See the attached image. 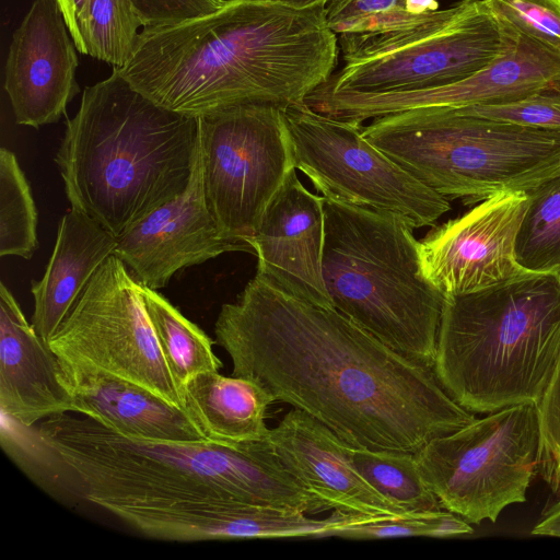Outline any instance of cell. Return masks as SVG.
<instances>
[{"label": "cell", "instance_id": "cell-34", "mask_svg": "<svg viewBox=\"0 0 560 560\" xmlns=\"http://www.w3.org/2000/svg\"><path fill=\"white\" fill-rule=\"evenodd\" d=\"M142 28L171 26L212 13L226 0H128Z\"/></svg>", "mask_w": 560, "mask_h": 560}, {"label": "cell", "instance_id": "cell-11", "mask_svg": "<svg viewBox=\"0 0 560 560\" xmlns=\"http://www.w3.org/2000/svg\"><path fill=\"white\" fill-rule=\"evenodd\" d=\"M141 291L142 285L127 266L110 255L48 346L68 364L127 380L185 409Z\"/></svg>", "mask_w": 560, "mask_h": 560}, {"label": "cell", "instance_id": "cell-1", "mask_svg": "<svg viewBox=\"0 0 560 560\" xmlns=\"http://www.w3.org/2000/svg\"><path fill=\"white\" fill-rule=\"evenodd\" d=\"M215 342L233 376L311 416L346 444L416 453L476 419L433 366L390 348L335 307L255 276L221 306Z\"/></svg>", "mask_w": 560, "mask_h": 560}, {"label": "cell", "instance_id": "cell-13", "mask_svg": "<svg viewBox=\"0 0 560 560\" xmlns=\"http://www.w3.org/2000/svg\"><path fill=\"white\" fill-rule=\"evenodd\" d=\"M515 32L512 43L497 59L454 83L388 93H326L315 90L306 103L318 113L362 127L368 119L412 108H462L509 102L536 92L560 89V55Z\"/></svg>", "mask_w": 560, "mask_h": 560}, {"label": "cell", "instance_id": "cell-2", "mask_svg": "<svg viewBox=\"0 0 560 560\" xmlns=\"http://www.w3.org/2000/svg\"><path fill=\"white\" fill-rule=\"evenodd\" d=\"M339 54L325 5L226 0L212 13L141 28L130 59L115 69L158 105L198 118L243 104L305 102Z\"/></svg>", "mask_w": 560, "mask_h": 560}, {"label": "cell", "instance_id": "cell-27", "mask_svg": "<svg viewBox=\"0 0 560 560\" xmlns=\"http://www.w3.org/2000/svg\"><path fill=\"white\" fill-rule=\"evenodd\" d=\"M528 196L515 238L516 260L533 272L560 271V176Z\"/></svg>", "mask_w": 560, "mask_h": 560}, {"label": "cell", "instance_id": "cell-29", "mask_svg": "<svg viewBox=\"0 0 560 560\" xmlns=\"http://www.w3.org/2000/svg\"><path fill=\"white\" fill-rule=\"evenodd\" d=\"M472 528L460 516L444 509L430 512L382 516L351 523L328 530L324 537L376 539L392 537H451L469 534Z\"/></svg>", "mask_w": 560, "mask_h": 560}, {"label": "cell", "instance_id": "cell-40", "mask_svg": "<svg viewBox=\"0 0 560 560\" xmlns=\"http://www.w3.org/2000/svg\"><path fill=\"white\" fill-rule=\"evenodd\" d=\"M459 1H464V0H459Z\"/></svg>", "mask_w": 560, "mask_h": 560}, {"label": "cell", "instance_id": "cell-16", "mask_svg": "<svg viewBox=\"0 0 560 560\" xmlns=\"http://www.w3.org/2000/svg\"><path fill=\"white\" fill-rule=\"evenodd\" d=\"M77 47L55 0H34L9 46L4 90L15 122H57L79 93Z\"/></svg>", "mask_w": 560, "mask_h": 560}, {"label": "cell", "instance_id": "cell-28", "mask_svg": "<svg viewBox=\"0 0 560 560\" xmlns=\"http://www.w3.org/2000/svg\"><path fill=\"white\" fill-rule=\"evenodd\" d=\"M37 210L13 152L0 150V256L30 259L37 249Z\"/></svg>", "mask_w": 560, "mask_h": 560}, {"label": "cell", "instance_id": "cell-9", "mask_svg": "<svg viewBox=\"0 0 560 560\" xmlns=\"http://www.w3.org/2000/svg\"><path fill=\"white\" fill-rule=\"evenodd\" d=\"M536 402L509 406L428 441L415 455L442 508L469 524L495 522L526 501L539 468Z\"/></svg>", "mask_w": 560, "mask_h": 560}, {"label": "cell", "instance_id": "cell-19", "mask_svg": "<svg viewBox=\"0 0 560 560\" xmlns=\"http://www.w3.org/2000/svg\"><path fill=\"white\" fill-rule=\"evenodd\" d=\"M0 409L23 427L71 411L60 359L0 283Z\"/></svg>", "mask_w": 560, "mask_h": 560}, {"label": "cell", "instance_id": "cell-38", "mask_svg": "<svg viewBox=\"0 0 560 560\" xmlns=\"http://www.w3.org/2000/svg\"><path fill=\"white\" fill-rule=\"evenodd\" d=\"M271 3H278L294 9H310L319 5H326L328 0H258Z\"/></svg>", "mask_w": 560, "mask_h": 560}, {"label": "cell", "instance_id": "cell-30", "mask_svg": "<svg viewBox=\"0 0 560 560\" xmlns=\"http://www.w3.org/2000/svg\"><path fill=\"white\" fill-rule=\"evenodd\" d=\"M428 14L409 13L405 0H328L325 5L327 26L337 36L404 28Z\"/></svg>", "mask_w": 560, "mask_h": 560}, {"label": "cell", "instance_id": "cell-5", "mask_svg": "<svg viewBox=\"0 0 560 560\" xmlns=\"http://www.w3.org/2000/svg\"><path fill=\"white\" fill-rule=\"evenodd\" d=\"M560 361V271L445 299L434 373L472 413L538 402Z\"/></svg>", "mask_w": 560, "mask_h": 560}, {"label": "cell", "instance_id": "cell-15", "mask_svg": "<svg viewBox=\"0 0 560 560\" xmlns=\"http://www.w3.org/2000/svg\"><path fill=\"white\" fill-rule=\"evenodd\" d=\"M114 252L138 282L153 290L165 288L180 269L202 264L228 252L254 249L224 238L203 191L200 155L186 190L138 221L116 238Z\"/></svg>", "mask_w": 560, "mask_h": 560}, {"label": "cell", "instance_id": "cell-6", "mask_svg": "<svg viewBox=\"0 0 560 560\" xmlns=\"http://www.w3.org/2000/svg\"><path fill=\"white\" fill-rule=\"evenodd\" d=\"M323 277L334 307L433 366L444 294L424 276L415 225L386 210L324 197Z\"/></svg>", "mask_w": 560, "mask_h": 560}, {"label": "cell", "instance_id": "cell-3", "mask_svg": "<svg viewBox=\"0 0 560 560\" xmlns=\"http://www.w3.org/2000/svg\"><path fill=\"white\" fill-rule=\"evenodd\" d=\"M46 470L98 505L217 500L316 514L327 508L282 467L267 440L171 442L118 433L67 412L36 430Z\"/></svg>", "mask_w": 560, "mask_h": 560}, {"label": "cell", "instance_id": "cell-22", "mask_svg": "<svg viewBox=\"0 0 560 560\" xmlns=\"http://www.w3.org/2000/svg\"><path fill=\"white\" fill-rule=\"evenodd\" d=\"M116 244L115 236L83 212L70 208L63 214L44 276L31 287V324L47 343Z\"/></svg>", "mask_w": 560, "mask_h": 560}, {"label": "cell", "instance_id": "cell-35", "mask_svg": "<svg viewBox=\"0 0 560 560\" xmlns=\"http://www.w3.org/2000/svg\"><path fill=\"white\" fill-rule=\"evenodd\" d=\"M532 534L536 536L560 537V495L542 513L540 520L532 529Z\"/></svg>", "mask_w": 560, "mask_h": 560}, {"label": "cell", "instance_id": "cell-23", "mask_svg": "<svg viewBox=\"0 0 560 560\" xmlns=\"http://www.w3.org/2000/svg\"><path fill=\"white\" fill-rule=\"evenodd\" d=\"M185 409L205 436L222 444L262 441L268 436L265 418L272 399L257 383L219 372H203L184 386Z\"/></svg>", "mask_w": 560, "mask_h": 560}, {"label": "cell", "instance_id": "cell-33", "mask_svg": "<svg viewBox=\"0 0 560 560\" xmlns=\"http://www.w3.org/2000/svg\"><path fill=\"white\" fill-rule=\"evenodd\" d=\"M537 409L541 440L538 470L556 492L560 476V361Z\"/></svg>", "mask_w": 560, "mask_h": 560}, {"label": "cell", "instance_id": "cell-20", "mask_svg": "<svg viewBox=\"0 0 560 560\" xmlns=\"http://www.w3.org/2000/svg\"><path fill=\"white\" fill-rule=\"evenodd\" d=\"M98 506L142 535L168 541L298 537L305 526L295 511L217 500Z\"/></svg>", "mask_w": 560, "mask_h": 560}, {"label": "cell", "instance_id": "cell-25", "mask_svg": "<svg viewBox=\"0 0 560 560\" xmlns=\"http://www.w3.org/2000/svg\"><path fill=\"white\" fill-rule=\"evenodd\" d=\"M346 452L358 472L382 495L407 513L442 510L436 495L420 472L415 453L371 450L346 444Z\"/></svg>", "mask_w": 560, "mask_h": 560}, {"label": "cell", "instance_id": "cell-31", "mask_svg": "<svg viewBox=\"0 0 560 560\" xmlns=\"http://www.w3.org/2000/svg\"><path fill=\"white\" fill-rule=\"evenodd\" d=\"M454 109L495 121L560 131V89L536 92L509 102Z\"/></svg>", "mask_w": 560, "mask_h": 560}, {"label": "cell", "instance_id": "cell-18", "mask_svg": "<svg viewBox=\"0 0 560 560\" xmlns=\"http://www.w3.org/2000/svg\"><path fill=\"white\" fill-rule=\"evenodd\" d=\"M266 440L282 467L327 510L378 517L407 513L358 472L343 441L305 412L290 410Z\"/></svg>", "mask_w": 560, "mask_h": 560}, {"label": "cell", "instance_id": "cell-26", "mask_svg": "<svg viewBox=\"0 0 560 560\" xmlns=\"http://www.w3.org/2000/svg\"><path fill=\"white\" fill-rule=\"evenodd\" d=\"M78 27L80 54L121 68L135 50L142 24L128 0H86Z\"/></svg>", "mask_w": 560, "mask_h": 560}, {"label": "cell", "instance_id": "cell-36", "mask_svg": "<svg viewBox=\"0 0 560 560\" xmlns=\"http://www.w3.org/2000/svg\"><path fill=\"white\" fill-rule=\"evenodd\" d=\"M74 42L75 47L79 45L80 35L78 20L81 10L86 0H55Z\"/></svg>", "mask_w": 560, "mask_h": 560}, {"label": "cell", "instance_id": "cell-7", "mask_svg": "<svg viewBox=\"0 0 560 560\" xmlns=\"http://www.w3.org/2000/svg\"><path fill=\"white\" fill-rule=\"evenodd\" d=\"M362 133L419 182L466 206L530 194L560 176L559 130L420 107L376 117Z\"/></svg>", "mask_w": 560, "mask_h": 560}, {"label": "cell", "instance_id": "cell-12", "mask_svg": "<svg viewBox=\"0 0 560 560\" xmlns=\"http://www.w3.org/2000/svg\"><path fill=\"white\" fill-rule=\"evenodd\" d=\"M283 112L295 167L323 197L398 213L416 229L432 225L451 210L447 198L370 143L361 126L318 113L305 102Z\"/></svg>", "mask_w": 560, "mask_h": 560}, {"label": "cell", "instance_id": "cell-37", "mask_svg": "<svg viewBox=\"0 0 560 560\" xmlns=\"http://www.w3.org/2000/svg\"><path fill=\"white\" fill-rule=\"evenodd\" d=\"M406 10L415 15H422L439 10L438 0H405Z\"/></svg>", "mask_w": 560, "mask_h": 560}, {"label": "cell", "instance_id": "cell-24", "mask_svg": "<svg viewBox=\"0 0 560 560\" xmlns=\"http://www.w3.org/2000/svg\"><path fill=\"white\" fill-rule=\"evenodd\" d=\"M141 292L162 353L183 396L184 386L191 377L203 372H219L222 362L214 354L213 342L203 330L187 319L158 290L142 285Z\"/></svg>", "mask_w": 560, "mask_h": 560}, {"label": "cell", "instance_id": "cell-21", "mask_svg": "<svg viewBox=\"0 0 560 560\" xmlns=\"http://www.w3.org/2000/svg\"><path fill=\"white\" fill-rule=\"evenodd\" d=\"M71 412L127 436L171 442L209 441L189 412L127 380L61 361Z\"/></svg>", "mask_w": 560, "mask_h": 560}, {"label": "cell", "instance_id": "cell-4", "mask_svg": "<svg viewBox=\"0 0 560 560\" xmlns=\"http://www.w3.org/2000/svg\"><path fill=\"white\" fill-rule=\"evenodd\" d=\"M198 150V118L158 105L114 68L84 89L55 162L71 208L117 238L186 190Z\"/></svg>", "mask_w": 560, "mask_h": 560}, {"label": "cell", "instance_id": "cell-32", "mask_svg": "<svg viewBox=\"0 0 560 560\" xmlns=\"http://www.w3.org/2000/svg\"><path fill=\"white\" fill-rule=\"evenodd\" d=\"M514 30L560 55V0H483Z\"/></svg>", "mask_w": 560, "mask_h": 560}, {"label": "cell", "instance_id": "cell-17", "mask_svg": "<svg viewBox=\"0 0 560 560\" xmlns=\"http://www.w3.org/2000/svg\"><path fill=\"white\" fill-rule=\"evenodd\" d=\"M324 243V197L307 190L293 170L248 241L258 260L256 275L298 298L334 307L323 277Z\"/></svg>", "mask_w": 560, "mask_h": 560}, {"label": "cell", "instance_id": "cell-14", "mask_svg": "<svg viewBox=\"0 0 560 560\" xmlns=\"http://www.w3.org/2000/svg\"><path fill=\"white\" fill-rule=\"evenodd\" d=\"M528 202L526 192L499 194L434 226L419 241L424 276L450 298L533 272L515 256V238Z\"/></svg>", "mask_w": 560, "mask_h": 560}, {"label": "cell", "instance_id": "cell-10", "mask_svg": "<svg viewBox=\"0 0 560 560\" xmlns=\"http://www.w3.org/2000/svg\"><path fill=\"white\" fill-rule=\"evenodd\" d=\"M283 108L250 103L198 117L205 197L229 241L248 244L268 203L296 170Z\"/></svg>", "mask_w": 560, "mask_h": 560}, {"label": "cell", "instance_id": "cell-39", "mask_svg": "<svg viewBox=\"0 0 560 560\" xmlns=\"http://www.w3.org/2000/svg\"><path fill=\"white\" fill-rule=\"evenodd\" d=\"M560 490V476H559V480H558V485H557V490L556 491H559Z\"/></svg>", "mask_w": 560, "mask_h": 560}, {"label": "cell", "instance_id": "cell-8", "mask_svg": "<svg viewBox=\"0 0 560 560\" xmlns=\"http://www.w3.org/2000/svg\"><path fill=\"white\" fill-rule=\"evenodd\" d=\"M515 34L483 0L458 1L408 27L339 35L343 66L316 90L388 93L446 85L488 66Z\"/></svg>", "mask_w": 560, "mask_h": 560}]
</instances>
